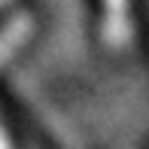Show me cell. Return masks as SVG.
Instances as JSON below:
<instances>
[{"mask_svg": "<svg viewBox=\"0 0 149 149\" xmlns=\"http://www.w3.org/2000/svg\"><path fill=\"white\" fill-rule=\"evenodd\" d=\"M100 3H104V24H100L104 43L119 49L131 37V12H128L131 0H100Z\"/></svg>", "mask_w": 149, "mask_h": 149, "instance_id": "1", "label": "cell"}, {"mask_svg": "<svg viewBox=\"0 0 149 149\" xmlns=\"http://www.w3.org/2000/svg\"><path fill=\"white\" fill-rule=\"evenodd\" d=\"M31 33H33V15L31 12H18L15 18H9L3 24V31H0V67L28 43Z\"/></svg>", "mask_w": 149, "mask_h": 149, "instance_id": "2", "label": "cell"}, {"mask_svg": "<svg viewBox=\"0 0 149 149\" xmlns=\"http://www.w3.org/2000/svg\"><path fill=\"white\" fill-rule=\"evenodd\" d=\"M0 149H12L9 137H6V131H3V125H0Z\"/></svg>", "mask_w": 149, "mask_h": 149, "instance_id": "3", "label": "cell"}, {"mask_svg": "<svg viewBox=\"0 0 149 149\" xmlns=\"http://www.w3.org/2000/svg\"><path fill=\"white\" fill-rule=\"evenodd\" d=\"M6 3H9V0H0V6H6Z\"/></svg>", "mask_w": 149, "mask_h": 149, "instance_id": "4", "label": "cell"}]
</instances>
